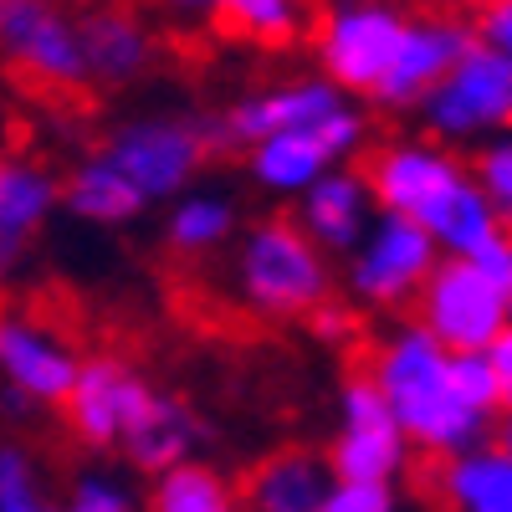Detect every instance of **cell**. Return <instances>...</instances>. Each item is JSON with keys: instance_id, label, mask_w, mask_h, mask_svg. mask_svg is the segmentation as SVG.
I'll use <instances>...</instances> for the list:
<instances>
[{"instance_id": "obj_36", "label": "cell", "mask_w": 512, "mask_h": 512, "mask_svg": "<svg viewBox=\"0 0 512 512\" xmlns=\"http://www.w3.org/2000/svg\"><path fill=\"white\" fill-rule=\"evenodd\" d=\"M159 6L175 11V16H185V21H216L221 0H159Z\"/></svg>"}, {"instance_id": "obj_21", "label": "cell", "mask_w": 512, "mask_h": 512, "mask_svg": "<svg viewBox=\"0 0 512 512\" xmlns=\"http://www.w3.org/2000/svg\"><path fill=\"white\" fill-rule=\"evenodd\" d=\"M200 441H205V420H200L180 395L159 390V395H154V405H149V415H144V420L134 425V431L123 436L118 456H123L128 466H134L139 477H154V472H164L169 461L190 456Z\"/></svg>"}, {"instance_id": "obj_29", "label": "cell", "mask_w": 512, "mask_h": 512, "mask_svg": "<svg viewBox=\"0 0 512 512\" xmlns=\"http://www.w3.org/2000/svg\"><path fill=\"white\" fill-rule=\"evenodd\" d=\"M472 180L482 185V195L492 200V210L512 226V128L482 139L477 159H472Z\"/></svg>"}, {"instance_id": "obj_19", "label": "cell", "mask_w": 512, "mask_h": 512, "mask_svg": "<svg viewBox=\"0 0 512 512\" xmlns=\"http://www.w3.org/2000/svg\"><path fill=\"white\" fill-rule=\"evenodd\" d=\"M328 487H333L328 451L282 446V451L262 456L236 482V502L241 507H256V512H323Z\"/></svg>"}, {"instance_id": "obj_1", "label": "cell", "mask_w": 512, "mask_h": 512, "mask_svg": "<svg viewBox=\"0 0 512 512\" xmlns=\"http://www.w3.org/2000/svg\"><path fill=\"white\" fill-rule=\"evenodd\" d=\"M369 379L390 400L415 456H451L492 431V415L472 410L451 384V349L425 328L405 323L369 354Z\"/></svg>"}, {"instance_id": "obj_15", "label": "cell", "mask_w": 512, "mask_h": 512, "mask_svg": "<svg viewBox=\"0 0 512 512\" xmlns=\"http://www.w3.org/2000/svg\"><path fill=\"white\" fill-rule=\"evenodd\" d=\"M466 47H472V26H466L461 11H446V6L415 11V6H410L395 72H390V82H384V93L374 98V108L410 113V108L446 77V67H451Z\"/></svg>"}, {"instance_id": "obj_17", "label": "cell", "mask_w": 512, "mask_h": 512, "mask_svg": "<svg viewBox=\"0 0 512 512\" xmlns=\"http://www.w3.org/2000/svg\"><path fill=\"white\" fill-rule=\"evenodd\" d=\"M57 205H62V175L52 164L26 154L0 159V277L21 267V256L47 231Z\"/></svg>"}, {"instance_id": "obj_30", "label": "cell", "mask_w": 512, "mask_h": 512, "mask_svg": "<svg viewBox=\"0 0 512 512\" xmlns=\"http://www.w3.org/2000/svg\"><path fill=\"white\" fill-rule=\"evenodd\" d=\"M451 384L472 410H482V415L502 410V384H497V369H492L487 349H451Z\"/></svg>"}, {"instance_id": "obj_11", "label": "cell", "mask_w": 512, "mask_h": 512, "mask_svg": "<svg viewBox=\"0 0 512 512\" xmlns=\"http://www.w3.org/2000/svg\"><path fill=\"white\" fill-rule=\"evenodd\" d=\"M410 441L400 431V420L390 400L379 395V384L364 374H349L338 390V436L328 446L333 477L344 482H400L410 466Z\"/></svg>"}, {"instance_id": "obj_9", "label": "cell", "mask_w": 512, "mask_h": 512, "mask_svg": "<svg viewBox=\"0 0 512 512\" xmlns=\"http://www.w3.org/2000/svg\"><path fill=\"white\" fill-rule=\"evenodd\" d=\"M415 323H425L446 349H487L492 333L512 318L507 292L472 262V256L441 251L431 277L415 292Z\"/></svg>"}, {"instance_id": "obj_35", "label": "cell", "mask_w": 512, "mask_h": 512, "mask_svg": "<svg viewBox=\"0 0 512 512\" xmlns=\"http://www.w3.org/2000/svg\"><path fill=\"white\" fill-rule=\"evenodd\" d=\"M487 359L497 369V384H502V405H512V318L492 333V344H487Z\"/></svg>"}, {"instance_id": "obj_14", "label": "cell", "mask_w": 512, "mask_h": 512, "mask_svg": "<svg viewBox=\"0 0 512 512\" xmlns=\"http://www.w3.org/2000/svg\"><path fill=\"white\" fill-rule=\"evenodd\" d=\"M77 364L82 354L62 328H52L47 318L26 308H0V374H6L11 390L31 395L41 410H52L72 390Z\"/></svg>"}, {"instance_id": "obj_4", "label": "cell", "mask_w": 512, "mask_h": 512, "mask_svg": "<svg viewBox=\"0 0 512 512\" xmlns=\"http://www.w3.org/2000/svg\"><path fill=\"white\" fill-rule=\"evenodd\" d=\"M0 62L36 93H88V62L77 41V11L62 0H0Z\"/></svg>"}, {"instance_id": "obj_38", "label": "cell", "mask_w": 512, "mask_h": 512, "mask_svg": "<svg viewBox=\"0 0 512 512\" xmlns=\"http://www.w3.org/2000/svg\"><path fill=\"white\" fill-rule=\"evenodd\" d=\"M436 6H446V11H461V16H466V11L477 6V0H436Z\"/></svg>"}, {"instance_id": "obj_13", "label": "cell", "mask_w": 512, "mask_h": 512, "mask_svg": "<svg viewBox=\"0 0 512 512\" xmlns=\"http://www.w3.org/2000/svg\"><path fill=\"white\" fill-rule=\"evenodd\" d=\"M349 98L333 88L328 77H297V82H282V88H262V93H246L236 98L231 108L210 113L205 118V139H210V154H246L256 139L277 134V128H292V123H308V118H323L333 108H344Z\"/></svg>"}, {"instance_id": "obj_5", "label": "cell", "mask_w": 512, "mask_h": 512, "mask_svg": "<svg viewBox=\"0 0 512 512\" xmlns=\"http://www.w3.org/2000/svg\"><path fill=\"white\" fill-rule=\"evenodd\" d=\"M98 154L134 185L149 205L175 200L195 185L200 164L210 159L205 118H128L98 144Z\"/></svg>"}, {"instance_id": "obj_27", "label": "cell", "mask_w": 512, "mask_h": 512, "mask_svg": "<svg viewBox=\"0 0 512 512\" xmlns=\"http://www.w3.org/2000/svg\"><path fill=\"white\" fill-rule=\"evenodd\" d=\"M62 507H72V512H128V507H144V492L128 487V477L118 466L93 461V466H77L67 477Z\"/></svg>"}, {"instance_id": "obj_16", "label": "cell", "mask_w": 512, "mask_h": 512, "mask_svg": "<svg viewBox=\"0 0 512 512\" xmlns=\"http://www.w3.org/2000/svg\"><path fill=\"white\" fill-rule=\"evenodd\" d=\"M77 41H82V62H88V88L118 93L128 82H139L154 57L159 41L149 31V21L123 6V0H93L77 11Z\"/></svg>"}, {"instance_id": "obj_6", "label": "cell", "mask_w": 512, "mask_h": 512, "mask_svg": "<svg viewBox=\"0 0 512 512\" xmlns=\"http://www.w3.org/2000/svg\"><path fill=\"white\" fill-rule=\"evenodd\" d=\"M415 113L425 123V134L451 144V149L492 139L502 128H512V67L472 41L446 67V77L436 88L415 103Z\"/></svg>"}, {"instance_id": "obj_32", "label": "cell", "mask_w": 512, "mask_h": 512, "mask_svg": "<svg viewBox=\"0 0 512 512\" xmlns=\"http://www.w3.org/2000/svg\"><path fill=\"white\" fill-rule=\"evenodd\" d=\"M400 507V487L395 482H344L333 477L323 512H390Z\"/></svg>"}, {"instance_id": "obj_3", "label": "cell", "mask_w": 512, "mask_h": 512, "mask_svg": "<svg viewBox=\"0 0 512 512\" xmlns=\"http://www.w3.org/2000/svg\"><path fill=\"white\" fill-rule=\"evenodd\" d=\"M405 21H410V0H333V6H318L308 31L318 72L344 98L374 103L395 72Z\"/></svg>"}, {"instance_id": "obj_37", "label": "cell", "mask_w": 512, "mask_h": 512, "mask_svg": "<svg viewBox=\"0 0 512 512\" xmlns=\"http://www.w3.org/2000/svg\"><path fill=\"white\" fill-rule=\"evenodd\" d=\"M492 420H497V425H492V441L512 451V405H502V410H497Z\"/></svg>"}, {"instance_id": "obj_34", "label": "cell", "mask_w": 512, "mask_h": 512, "mask_svg": "<svg viewBox=\"0 0 512 512\" xmlns=\"http://www.w3.org/2000/svg\"><path fill=\"white\" fill-rule=\"evenodd\" d=\"M308 323H313V333L323 338V344H349V338H359V318H354V308L333 303V297H323V303L308 313Z\"/></svg>"}, {"instance_id": "obj_8", "label": "cell", "mask_w": 512, "mask_h": 512, "mask_svg": "<svg viewBox=\"0 0 512 512\" xmlns=\"http://www.w3.org/2000/svg\"><path fill=\"white\" fill-rule=\"evenodd\" d=\"M436 256H441V246L431 241V231L420 221L400 216V210H379L349 251V292L364 308L400 313L415 303V292L431 277Z\"/></svg>"}, {"instance_id": "obj_26", "label": "cell", "mask_w": 512, "mask_h": 512, "mask_svg": "<svg viewBox=\"0 0 512 512\" xmlns=\"http://www.w3.org/2000/svg\"><path fill=\"white\" fill-rule=\"evenodd\" d=\"M236 236V205L226 195H180L164 221V246L180 256H210Z\"/></svg>"}, {"instance_id": "obj_31", "label": "cell", "mask_w": 512, "mask_h": 512, "mask_svg": "<svg viewBox=\"0 0 512 512\" xmlns=\"http://www.w3.org/2000/svg\"><path fill=\"white\" fill-rule=\"evenodd\" d=\"M466 26H472V41L482 52H492L512 67V0H477L466 11Z\"/></svg>"}, {"instance_id": "obj_20", "label": "cell", "mask_w": 512, "mask_h": 512, "mask_svg": "<svg viewBox=\"0 0 512 512\" xmlns=\"http://www.w3.org/2000/svg\"><path fill=\"white\" fill-rule=\"evenodd\" d=\"M297 221H303V231L323 251H354V241L374 221V195H369L359 169L333 164L328 175H318L303 195H297Z\"/></svg>"}, {"instance_id": "obj_18", "label": "cell", "mask_w": 512, "mask_h": 512, "mask_svg": "<svg viewBox=\"0 0 512 512\" xmlns=\"http://www.w3.org/2000/svg\"><path fill=\"white\" fill-rule=\"evenodd\" d=\"M425 497L461 512H512V451L482 436L451 456H431Z\"/></svg>"}, {"instance_id": "obj_12", "label": "cell", "mask_w": 512, "mask_h": 512, "mask_svg": "<svg viewBox=\"0 0 512 512\" xmlns=\"http://www.w3.org/2000/svg\"><path fill=\"white\" fill-rule=\"evenodd\" d=\"M466 175H472V164L441 139H395V144L374 149L369 164H364V185H369L374 205L400 210L410 221H420L425 210H431L451 185H461Z\"/></svg>"}, {"instance_id": "obj_33", "label": "cell", "mask_w": 512, "mask_h": 512, "mask_svg": "<svg viewBox=\"0 0 512 512\" xmlns=\"http://www.w3.org/2000/svg\"><path fill=\"white\" fill-rule=\"evenodd\" d=\"M466 256H472V262H477V267H482L502 292H507V303H512V231H507V226H497L477 251H466Z\"/></svg>"}, {"instance_id": "obj_23", "label": "cell", "mask_w": 512, "mask_h": 512, "mask_svg": "<svg viewBox=\"0 0 512 512\" xmlns=\"http://www.w3.org/2000/svg\"><path fill=\"white\" fill-rule=\"evenodd\" d=\"M313 16H318V0H221L216 26H226L246 47L292 52L308 41Z\"/></svg>"}, {"instance_id": "obj_7", "label": "cell", "mask_w": 512, "mask_h": 512, "mask_svg": "<svg viewBox=\"0 0 512 512\" xmlns=\"http://www.w3.org/2000/svg\"><path fill=\"white\" fill-rule=\"evenodd\" d=\"M364 139H369L364 113H354L344 103V108H333L323 118L292 123V128H277V134L256 139L246 149V164H251V180L262 190L297 200L318 175H328L333 164H349L364 149Z\"/></svg>"}, {"instance_id": "obj_2", "label": "cell", "mask_w": 512, "mask_h": 512, "mask_svg": "<svg viewBox=\"0 0 512 512\" xmlns=\"http://www.w3.org/2000/svg\"><path fill=\"white\" fill-rule=\"evenodd\" d=\"M236 292L262 318H308L333 297L328 251L303 231L297 216H262L241 231L236 246Z\"/></svg>"}, {"instance_id": "obj_24", "label": "cell", "mask_w": 512, "mask_h": 512, "mask_svg": "<svg viewBox=\"0 0 512 512\" xmlns=\"http://www.w3.org/2000/svg\"><path fill=\"white\" fill-rule=\"evenodd\" d=\"M144 507H154V512H231L241 502H236V482L221 472V466L200 461L190 451V456L169 461L164 472L149 477Z\"/></svg>"}, {"instance_id": "obj_25", "label": "cell", "mask_w": 512, "mask_h": 512, "mask_svg": "<svg viewBox=\"0 0 512 512\" xmlns=\"http://www.w3.org/2000/svg\"><path fill=\"white\" fill-rule=\"evenodd\" d=\"M420 226L431 231V241L441 246V251H456V256H466V251H477L497 226H507L497 210H492V200L482 195V185L466 175L461 185H451L431 210L420 216Z\"/></svg>"}, {"instance_id": "obj_10", "label": "cell", "mask_w": 512, "mask_h": 512, "mask_svg": "<svg viewBox=\"0 0 512 512\" xmlns=\"http://www.w3.org/2000/svg\"><path fill=\"white\" fill-rule=\"evenodd\" d=\"M154 395H159V384H149L134 364H123L118 354H93L77 364L72 390L62 395L57 410L67 415V431L77 436V446L113 456L123 436L149 415Z\"/></svg>"}, {"instance_id": "obj_28", "label": "cell", "mask_w": 512, "mask_h": 512, "mask_svg": "<svg viewBox=\"0 0 512 512\" xmlns=\"http://www.w3.org/2000/svg\"><path fill=\"white\" fill-rule=\"evenodd\" d=\"M52 502L41 461L21 441H0V512H47Z\"/></svg>"}, {"instance_id": "obj_22", "label": "cell", "mask_w": 512, "mask_h": 512, "mask_svg": "<svg viewBox=\"0 0 512 512\" xmlns=\"http://www.w3.org/2000/svg\"><path fill=\"white\" fill-rule=\"evenodd\" d=\"M62 205L77 221H93V226H123V221H134L149 210V200L128 185L98 149L88 159H77L62 175Z\"/></svg>"}]
</instances>
